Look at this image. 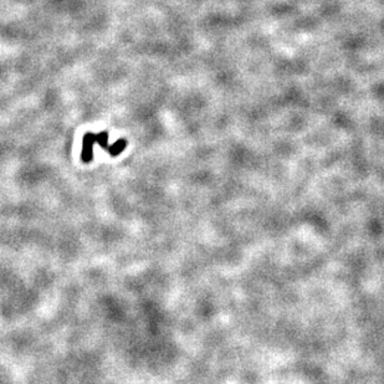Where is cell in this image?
<instances>
[{
    "mask_svg": "<svg viewBox=\"0 0 384 384\" xmlns=\"http://www.w3.org/2000/svg\"><path fill=\"white\" fill-rule=\"evenodd\" d=\"M94 142H96V135H93V133H86V135L83 136L81 153V159L83 163H88L92 161Z\"/></svg>",
    "mask_w": 384,
    "mask_h": 384,
    "instance_id": "obj_1",
    "label": "cell"
},
{
    "mask_svg": "<svg viewBox=\"0 0 384 384\" xmlns=\"http://www.w3.org/2000/svg\"><path fill=\"white\" fill-rule=\"evenodd\" d=\"M126 146H127L126 140H118V141H116L115 143L112 144V146L108 147L107 152L110 153L111 155H113V157H115V155L121 154V153L124 151V148H126Z\"/></svg>",
    "mask_w": 384,
    "mask_h": 384,
    "instance_id": "obj_2",
    "label": "cell"
},
{
    "mask_svg": "<svg viewBox=\"0 0 384 384\" xmlns=\"http://www.w3.org/2000/svg\"><path fill=\"white\" fill-rule=\"evenodd\" d=\"M96 142L105 149L107 151L108 149V133L107 132H101L99 135H96Z\"/></svg>",
    "mask_w": 384,
    "mask_h": 384,
    "instance_id": "obj_3",
    "label": "cell"
}]
</instances>
